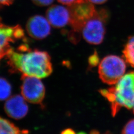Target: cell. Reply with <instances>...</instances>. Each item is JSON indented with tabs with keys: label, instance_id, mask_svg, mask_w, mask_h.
I'll list each match as a JSON object with an SVG mask.
<instances>
[{
	"label": "cell",
	"instance_id": "cell-1",
	"mask_svg": "<svg viewBox=\"0 0 134 134\" xmlns=\"http://www.w3.org/2000/svg\"><path fill=\"white\" fill-rule=\"evenodd\" d=\"M7 57L12 71L23 75L42 79L52 72L51 58L45 51L31 50L23 46L17 51L13 48Z\"/></svg>",
	"mask_w": 134,
	"mask_h": 134
},
{
	"label": "cell",
	"instance_id": "cell-2",
	"mask_svg": "<svg viewBox=\"0 0 134 134\" xmlns=\"http://www.w3.org/2000/svg\"><path fill=\"white\" fill-rule=\"evenodd\" d=\"M115 86L101 90V94L111 103L112 114L115 116L124 107L132 109L134 106V71L124 75Z\"/></svg>",
	"mask_w": 134,
	"mask_h": 134
},
{
	"label": "cell",
	"instance_id": "cell-3",
	"mask_svg": "<svg viewBox=\"0 0 134 134\" xmlns=\"http://www.w3.org/2000/svg\"><path fill=\"white\" fill-rule=\"evenodd\" d=\"M126 64L119 56L109 55L104 58L99 64L98 74L101 80L109 85H115L124 75Z\"/></svg>",
	"mask_w": 134,
	"mask_h": 134
},
{
	"label": "cell",
	"instance_id": "cell-4",
	"mask_svg": "<svg viewBox=\"0 0 134 134\" xmlns=\"http://www.w3.org/2000/svg\"><path fill=\"white\" fill-rule=\"evenodd\" d=\"M108 14L104 10L96 11L94 15L85 24L81 33L87 43L99 45L104 40L105 34V24Z\"/></svg>",
	"mask_w": 134,
	"mask_h": 134
},
{
	"label": "cell",
	"instance_id": "cell-5",
	"mask_svg": "<svg viewBox=\"0 0 134 134\" xmlns=\"http://www.w3.org/2000/svg\"><path fill=\"white\" fill-rule=\"evenodd\" d=\"M71 12L70 24L72 27V41L77 42L80 37L79 34L86 22L92 18L96 13L93 4L88 1L68 6Z\"/></svg>",
	"mask_w": 134,
	"mask_h": 134
},
{
	"label": "cell",
	"instance_id": "cell-6",
	"mask_svg": "<svg viewBox=\"0 0 134 134\" xmlns=\"http://www.w3.org/2000/svg\"><path fill=\"white\" fill-rule=\"evenodd\" d=\"M40 79L22 75L21 93L25 100L34 104H40L45 96V88Z\"/></svg>",
	"mask_w": 134,
	"mask_h": 134
},
{
	"label": "cell",
	"instance_id": "cell-7",
	"mask_svg": "<svg viewBox=\"0 0 134 134\" xmlns=\"http://www.w3.org/2000/svg\"><path fill=\"white\" fill-rule=\"evenodd\" d=\"M24 37V31L19 25L9 26L0 20V60L13 49L12 44Z\"/></svg>",
	"mask_w": 134,
	"mask_h": 134
},
{
	"label": "cell",
	"instance_id": "cell-8",
	"mask_svg": "<svg viewBox=\"0 0 134 134\" xmlns=\"http://www.w3.org/2000/svg\"><path fill=\"white\" fill-rule=\"evenodd\" d=\"M26 29L29 35L32 38L42 39L50 34L51 24L46 18L40 15H35L29 19Z\"/></svg>",
	"mask_w": 134,
	"mask_h": 134
},
{
	"label": "cell",
	"instance_id": "cell-9",
	"mask_svg": "<svg viewBox=\"0 0 134 134\" xmlns=\"http://www.w3.org/2000/svg\"><path fill=\"white\" fill-rule=\"evenodd\" d=\"M46 16L51 25L56 28H62L70 23L71 12L69 7L53 5L49 8Z\"/></svg>",
	"mask_w": 134,
	"mask_h": 134
},
{
	"label": "cell",
	"instance_id": "cell-10",
	"mask_svg": "<svg viewBox=\"0 0 134 134\" xmlns=\"http://www.w3.org/2000/svg\"><path fill=\"white\" fill-rule=\"evenodd\" d=\"M7 115L14 119H20L27 115L29 107L23 96L15 95L9 98L4 106Z\"/></svg>",
	"mask_w": 134,
	"mask_h": 134
},
{
	"label": "cell",
	"instance_id": "cell-11",
	"mask_svg": "<svg viewBox=\"0 0 134 134\" xmlns=\"http://www.w3.org/2000/svg\"><path fill=\"white\" fill-rule=\"evenodd\" d=\"M29 131L20 130L10 121L0 117V134H28Z\"/></svg>",
	"mask_w": 134,
	"mask_h": 134
},
{
	"label": "cell",
	"instance_id": "cell-12",
	"mask_svg": "<svg viewBox=\"0 0 134 134\" xmlns=\"http://www.w3.org/2000/svg\"><path fill=\"white\" fill-rule=\"evenodd\" d=\"M126 61L134 68V35L130 37L123 50Z\"/></svg>",
	"mask_w": 134,
	"mask_h": 134
},
{
	"label": "cell",
	"instance_id": "cell-13",
	"mask_svg": "<svg viewBox=\"0 0 134 134\" xmlns=\"http://www.w3.org/2000/svg\"><path fill=\"white\" fill-rule=\"evenodd\" d=\"M12 93V86L9 81L0 77V101L8 99Z\"/></svg>",
	"mask_w": 134,
	"mask_h": 134
},
{
	"label": "cell",
	"instance_id": "cell-14",
	"mask_svg": "<svg viewBox=\"0 0 134 134\" xmlns=\"http://www.w3.org/2000/svg\"><path fill=\"white\" fill-rule=\"evenodd\" d=\"M122 134H134V119L130 120L125 125L122 131Z\"/></svg>",
	"mask_w": 134,
	"mask_h": 134
},
{
	"label": "cell",
	"instance_id": "cell-15",
	"mask_svg": "<svg viewBox=\"0 0 134 134\" xmlns=\"http://www.w3.org/2000/svg\"><path fill=\"white\" fill-rule=\"evenodd\" d=\"M87 1L88 0H58V1L61 4L68 6H70L78 3H83Z\"/></svg>",
	"mask_w": 134,
	"mask_h": 134
},
{
	"label": "cell",
	"instance_id": "cell-16",
	"mask_svg": "<svg viewBox=\"0 0 134 134\" xmlns=\"http://www.w3.org/2000/svg\"><path fill=\"white\" fill-rule=\"evenodd\" d=\"M54 0H32L33 3L38 6H48L53 3Z\"/></svg>",
	"mask_w": 134,
	"mask_h": 134
},
{
	"label": "cell",
	"instance_id": "cell-17",
	"mask_svg": "<svg viewBox=\"0 0 134 134\" xmlns=\"http://www.w3.org/2000/svg\"><path fill=\"white\" fill-rule=\"evenodd\" d=\"M99 62V58L96 53H94L91 55L88 59V63L90 66L91 67H96Z\"/></svg>",
	"mask_w": 134,
	"mask_h": 134
},
{
	"label": "cell",
	"instance_id": "cell-18",
	"mask_svg": "<svg viewBox=\"0 0 134 134\" xmlns=\"http://www.w3.org/2000/svg\"><path fill=\"white\" fill-rule=\"evenodd\" d=\"M88 1L92 4H97V5H100V4H104L107 1V0H88Z\"/></svg>",
	"mask_w": 134,
	"mask_h": 134
},
{
	"label": "cell",
	"instance_id": "cell-19",
	"mask_svg": "<svg viewBox=\"0 0 134 134\" xmlns=\"http://www.w3.org/2000/svg\"><path fill=\"white\" fill-rule=\"evenodd\" d=\"M61 134H76L75 132L72 129H67L63 130Z\"/></svg>",
	"mask_w": 134,
	"mask_h": 134
},
{
	"label": "cell",
	"instance_id": "cell-20",
	"mask_svg": "<svg viewBox=\"0 0 134 134\" xmlns=\"http://www.w3.org/2000/svg\"><path fill=\"white\" fill-rule=\"evenodd\" d=\"M14 1V0H0V4L2 5H9L12 4Z\"/></svg>",
	"mask_w": 134,
	"mask_h": 134
},
{
	"label": "cell",
	"instance_id": "cell-21",
	"mask_svg": "<svg viewBox=\"0 0 134 134\" xmlns=\"http://www.w3.org/2000/svg\"><path fill=\"white\" fill-rule=\"evenodd\" d=\"M90 134H100L97 130H92Z\"/></svg>",
	"mask_w": 134,
	"mask_h": 134
},
{
	"label": "cell",
	"instance_id": "cell-22",
	"mask_svg": "<svg viewBox=\"0 0 134 134\" xmlns=\"http://www.w3.org/2000/svg\"><path fill=\"white\" fill-rule=\"evenodd\" d=\"M77 134H87L85 132H79V133H77Z\"/></svg>",
	"mask_w": 134,
	"mask_h": 134
},
{
	"label": "cell",
	"instance_id": "cell-23",
	"mask_svg": "<svg viewBox=\"0 0 134 134\" xmlns=\"http://www.w3.org/2000/svg\"><path fill=\"white\" fill-rule=\"evenodd\" d=\"M112 134L111 133H110L109 132H106L105 133V134Z\"/></svg>",
	"mask_w": 134,
	"mask_h": 134
},
{
	"label": "cell",
	"instance_id": "cell-24",
	"mask_svg": "<svg viewBox=\"0 0 134 134\" xmlns=\"http://www.w3.org/2000/svg\"><path fill=\"white\" fill-rule=\"evenodd\" d=\"M133 109V113L134 114V107L133 108V109Z\"/></svg>",
	"mask_w": 134,
	"mask_h": 134
}]
</instances>
